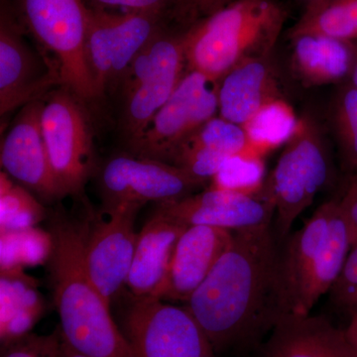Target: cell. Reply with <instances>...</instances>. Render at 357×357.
Segmentation results:
<instances>
[{
  "label": "cell",
  "mask_w": 357,
  "mask_h": 357,
  "mask_svg": "<svg viewBox=\"0 0 357 357\" xmlns=\"http://www.w3.org/2000/svg\"><path fill=\"white\" fill-rule=\"evenodd\" d=\"M280 246L273 225L234 232L229 248L184 305L217 354L253 347L280 319Z\"/></svg>",
  "instance_id": "6da1fadb"
},
{
  "label": "cell",
  "mask_w": 357,
  "mask_h": 357,
  "mask_svg": "<svg viewBox=\"0 0 357 357\" xmlns=\"http://www.w3.org/2000/svg\"><path fill=\"white\" fill-rule=\"evenodd\" d=\"M91 218L74 220L58 213L51 220L53 251L48 262L61 335L84 356L135 357L109 305L86 273L84 243Z\"/></svg>",
  "instance_id": "7a4b0ae2"
},
{
  "label": "cell",
  "mask_w": 357,
  "mask_h": 357,
  "mask_svg": "<svg viewBox=\"0 0 357 357\" xmlns=\"http://www.w3.org/2000/svg\"><path fill=\"white\" fill-rule=\"evenodd\" d=\"M354 245L351 227L338 201L321 204L284 241L277 270L280 319L307 316L330 292Z\"/></svg>",
  "instance_id": "3957f363"
},
{
  "label": "cell",
  "mask_w": 357,
  "mask_h": 357,
  "mask_svg": "<svg viewBox=\"0 0 357 357\" xmlns=\"http://www.w3.org/2000/svg\"><path fill=\"white\" fill-rule=\"evenodd\" d=\"M287 20L279 0H234L187 28V70L218 83L244 61L274 53Z\"/></svg>",
  "instance_id": "277c9868"
},
{
  "label": "cell",
  "mask_w": 357,
  "mask_h": 357,
  "mask_svg": "<svg viewBox=\"0 0 357 357\" xmlns=\"http://www.w3.org/2000/svg\"><path fill=\"white\" fill-rule=\"evenodd\" d=\"M332 175L321 129L311 115H305L263 185L274 204L273 229L279 243L290 236L294 222L323 192Z\"/></svg>",
  "instance_id": "5b68a950"
},
{
  "label": "cell",
  "mask_w": 357,
  "mask_h": 357,
  "mask_svg": "<svg viewBox=\"0 0 357 357\" xmlns=\"http://www.w3.org/2000/svg\"><path fill=\"white\" fill-rule=\"evenodd\" d=\"M185 30L167 28L160 32L136 56L119 81L121 129L129 145L144 132L187 73Z\"/></svg>",
  "instance_id": "8992f818"
},
{
  "label": "cell",
  "mask_w": 357,
  "mask_h": 357,
  "mask_svg": "<svg viewBox=\"0 0 357 357\" xmlns=\"http://www.w3.org/2000/svg\"><path fill=\"white\" fill-rule=\"evenodd\" d=\"M20 3L26 27L57 63L62 86L83 102L98 100L86 56V1L20 0Z\"/></svg>",
  "instance_id": "52a82bcc"
},
{
  "label": "cell",
  "mask_w": 357,
  "mask_h": 357,
  "mask_svg": "<svg viewBox=\"0 0 357 357\" xmlns=\"http://www.w3.org/2000/svg\"><path fill=\"white\" fill-rule=\"evenodd\" d=\"M83 102L60 86L43 100L41 128L54 175L65 197H83L95 167L93 131Z\"/></svg>",
  "instance_id": "ba28073f"
},
{
  "label": "cell",
  "mask_w": 357,
  "mask_h": 357,
  "mask_svg": "<svg viewBox=\"0 0 357 357\" xmlns=\"http://www.w3.org/2000/svg\"><path fill=\"white\" fill-rule=\"evenodd\" d=\"M119 328L135 357H217L210 338L185 306L131 298Z\"/></svg>",
  "instance_id": "9c48e42d"
},
{
  "label": "cell",
  "mask_w": 357,
  "mask_h": 357,
  "mask_svg": "<svg viewBox=\"0 0 357 357\" xmlns=\"http://www.w3.org/2000/svg\"><path fill=\"white\" fill-rule=\"evenodd\" d=\"M218 82L187 70L144 132L129 145L131 154L168 163L178 145L218 115Z\"/></svg>",
  "instance_id": "30bf717a"
},
{
  "label": "cell",
  "mask_w": 357,
  "mask_h": 357,
  "mask_svg": "<svg viewBox=\"0 0 357 357\" xmlns=\"http://www.w3.org/2000/svg\"><path fill=\"white\" fill-rule=\"evenodd\" d=\"M203 182L159 160L122 154L110 159L100 174L105 213L121 204L144 206L177 201L194 194Z\"/></svg>",
  "instance_id": "8fae6325"
},
{
  "label": "cell",
  "mask_w": 357,
  "mask_h": 357,
  "mask_svg": "<svg viewBox=\"0 0 357 357\" xmlns=\"http://www.w3.org/2000/svg\"><path fill=\"white\" fill-rule=\"evenodd\" d=\"M141 206L121 204L107 213V220L91 218L86 243L84 266L89 280L107 304L126 287L138 234L134 225Z\"/></svg>",
  "instance_id": "7c38bea8"
},
{
  "label": "cell",
  "mask_w": 357,
  "mask_h": 357,
  "mask_svg": "<svg viewBox=\"0 0 357 357\" xmlns=\"http://www.w3.org/2000/svg\"><path fill=\"white\" fill-rule=\"evenodd\" d=\"M42 107L43 100L21 107L1 141L0 162L9 177L50 203L65 198V195L47 153L41 128Z\"/></svg>",
  "instance_id": "4fadbf2b"
},
{
  "label": "cell",
  "mask_w": 357,
  "mask_h": 357,
  "mask_svg": "<svg viewBox=\"0 0 357 357\" xmlns=\"http://www.w3.org/2000/svg\"><path fill=\"white\" fill-rule=\"evenodd\" d=\"M157 210L187 227L208 225L244 231L273 225L275 206L263 192L245 194L210 189L177 201L159 204Z\"/></svg>",
  "instance_id": "5bb4252c"
},
{
  "label": "cell",
  "mask_w": 357,
  "mask_h": 357,
  "mask_svg": "<svg viewBox=\"0 0 357 357\" xmlns=\"http://www.w3.org/2000/svg\"><path fill=\"white\" fill-rule=\"evenodd\" d=\"M54 86H62L57 63L37 56L18 26L2 13L0 24V114L42 100Z\"/></svg>",
  "instance_id": "9a60e30c"
},
{
  "label": "cell",
  "mask_w": 357,
  "mask_h": 357,
  "mask_svg": "<svg viewBox=\"0 0 357 357\" xmlns=\"http://www.w3.org/2000/svg\"><path fill=\"white\" fill-rule=\"evenodd\" d=\"M234 236L220 227H188L174 251L161 300L185 304L225 255Z\"/></svg>",
  "instance_id": "2e32d148"
},
{
  "label": "cell",
  "mask_w": 357,
  "mask_h": 357,
  "mask_svg": "<svg viewBox=\"0 0 357 357\" xmlns=\"http://www.w3.org/2000/svg\"><path fill=\"white\" fill-rule=\"evenodd\" d=\"M187 227L158 210L145 223L126 282L131 298L161 300L174 251Z\"/></svg>",
  "instance_id": "e0dca14e"
},
{
  "label": "cell",
  "mask_w": 357,
  "mask_h": 357,
  "mask_svg": "<svg viewBox=\"0 0 357 357\" xmlns=\"http://www.w3.org/2000/svg\"><path fill=\"white\" fill-rule=\"evenodd\" d=\"M274 53L249 59L218 82V115L243 126L263 107L284 98Z\"/></svg>",
  "instance_id": "ac0fdd59"
},
{
  "label": "cell",
  "mask_w": 357,
  "mask_h": 357,
  "mask_svg": "<svg viewBox=\"0 0 357 357\" xmlns=\"http://www.w3.org/2000/svg\"><path fill=\"white\" fill-rule=\"evenodd\" d=\"M261 357H357L340 330L323 317L286 316L270 332Z\"/></svg>",
  "instance_id": "d6986e66"
},
{
  "label": "cell",
  "mask_w": 357,
  "mask_h": 357,
  "mask_svg": "<svg viewBox=\"0 0 357 357\" xmlns=\"http://www.w3.org/2000/svg\"><path fill=\"white\" fill-rule=\"evenodd\" d=\"M292 45L294 74L307 88L344 84L351 77L356 43L321 35H300Z\"/></svg>",
  "instance_id": "ffe728a7"
},
{
  "label": "cell",
  "mask_w": 357,
  "mask_h": 357,
  "mask_svg": "<svg viewBox=\"0 0 357 357\" xmlns=\"http://www.w3.org/2000/svg\"><path fill=\"white\" fill-rule=\"evenodd\" d=\"M0 335L2 345L24 337L44 312L37 282L23 269L1 271L0 279Z\"/></svg>",
  "instance_id": "44dd1931"
},
{
  "label": "cell",
  "mask_w": 357,
  "mask_h": 357,
  "mask_svg": "<svg viewBox=\"0 0 357 357\" xmlns=\"http://www.w3.org/2000/svg\"><path fill=\"white\" fill-rule=\"evenodd\" d=\"M306 34L357 43V0H317L305 7L288 38Z\"/></svg>",
  "instance_id": "7402d4cb"
},
{
  "label": "cell",
  "mask_w": 357,
  "mask_h": 357,
  "mask_svg": "<svg viewBox=\"0 0 357 357\" xmlns=\"http://www.w3.org/2000/svg\"><path fill=\"white\" fill-rule=\"evenodd\" d=\"M114 54L115 13L89 7L86 56L98 98L110 89Z\"/></svg>",
  "instance_id": "603a6c76"
},
{
  "label": "cell",
  "mask_w": 357,
  "mask_h": 357,
  "mask_svg": "<svg viewBox=\"0 0 357 357\" xmlns=\"http://www.w3.org/2000/svg\"><path fill=\"white\" fill-rule=\"evenodd\" d=\"M299 119L290 103L282 98L263 107L244 124L243 128L252 147L264 156L288 142L297 128Z\"/></svg>",
  "instance_id": "cb8c5ba5"
},
{
  "label": "cell",
  "mask_w": 357,
  "mask_h": 357,
  "mask_svg": "<svg viewBox=\"0 0 357 357\" xmlns=\"http://www.w3.org/2000/svg\"><path fill=\"white\" fill-rule=\"evenodd\" d=\"M0 234L1 271L38 266L50 259L53 251V237L50 231L34 227Z\"/></svg>",
  "instance_id": "d4e9b609"
},
{
  "label": "cell",
  "mask_w": 357,
  "mask_h": 357,
  "mask_svg": "<svg viewBox=\"0 0 357 357\" xmlns=\"http://www.w3.org/2000/svg\"><path fill=\"white\" fill-rule=\"evenodd\" d=\"M45 215L43 204L39 199L2 171L0 175V230L17 231L36 227Z\"/></svg>",
  "instance_id": "484cf974"
},
{
  "label": "cell",
  "mask_w": 357,
  "mask_h": 357,
  "mask_svg": "<svg viewBox=\"0 0 357 357\" xmlns=\"http://www.w3.org/2000/svg\"><path fill=\"white\" fill-rule=\"evenodd\" d=\"M331 121L344 168L357 174V89L349 81L333 98Z\"/></svg>",
  "instance_id": "4316f807"
},
{
  "label": "cell",
  "mask_w": 357,
  "mask_h": 357,
  "mask_svg": "<svg viewBox=\"0 0 357 357\" xmlns=\"http://www.w3.org/2000/svg\"><path fill=\"white\" fill-rule=\"evenodd\" d=\"M189 139L225 156L250 154L263 157L251 145L243 126L220 115L206 122Z\"/></svg>",
  "instance_id": "83f0119b"
},
{
  "label": "cell",
  "mask_w": 357,
  "mask_h": 357,
  "mask_svg": "<svg viewBox=\"0 0 357 357\" xmlns=\"http://www.w3.org/2000/svg\"><path fill=\"white\" fill-rule=\"evenodd\" d=\"M263 157L237 155L227 160L211 181L213 189L256 194L262 191Z\"/></svg>",
  "instance_id": "f1b7e54d"
},
{
  "label": "cell",
  "mask_w": 357,
  "mask_h": 357,
  "mask_svg": "<svg viewBox=\"0 0 357 357\" xmlns=\"http://www.w3.org/2000/svg\"><path fill=\"white\" fill-rule=\"evenodd\" d=\"M86 6L96 9H123L158 14L181 27H189L188 0H84Z\"/></svg>",
  "instance_id": "f546056e"
},
{
  "label": "cell",
  "mask_w": 357,
  "mask_h": 357,
  "mask_svg": "<svg viewBox=\"0 0 357 357\" xmlns=\"http://www.w3.org/2000/svg\"><path fill=\"white\" fill-rule=\"evenodd\" d=\"M60 330L48 335L28 333L24 337L3 345L1 357H60Z\"/></svg>",
  "instance_id": "4dcf8cb0"
},
{
  "label": "cell",
  "mask_w": 357,
  "mask_h": 357,
  "mask_svg": "<svg viewBox=\"0 0 357 357\" xmlns=\"http://www.w3.org/2000/svg\"><path fill=\"white\" fill-rule=\"evenodd\" d=\"M333 305L342 310L357 294V243L352 245L342 271L330 292Z\"/></svg>",
  "instance_id": "1f68e13d"
},
{
  "label": "cell",
  "mask_w": 357,
  "mask_h": 357,
  "mask_svg": "<svg viewBox=\"0 0 357 357\" xmlns=\"http://www.w3.org/2000/svg\"><path fill=\"white\" fill-rule=\"evenodd\" d=\"M351 227L354 244L357 243V174L352 177L344 197L338 201Z\"/></svg>",
  "instance_id": "d6a6232c"
},
{
  "label": "cell",
  "mask_w": 357,
  "mask_h": 357,
  "mask_svg": "<svg viewBox=\"0 0 357 357\" xmlns=\"http://www.w3.org/2000/svg\"><path fill=\"white\" fill-rule=\"evenodd\" d=\"M234 0H188V14L192 23L220 10Z\"/></svg>",
  "instance_id": "836d02e7"
},
{
  "label": "cell",
  "mask_w": 357,
  "mask_h": 357,
  "mask_svg": "<svg viewBox=\"0 0 357 357\" xmlns=\"http://www.w3.org/2000/svg\"><path fill=\"white\" fill-rule=\"evenodd\" d=\"M345 333L357 351V316L351 317V321L345 328Z\"/></svg>",
  "instance_id": "e575fe53"
},
{
  "label": "cell",
  "mask_w": 357,
  "mask_h": 357,
  "mask_svg": "<svg viewBox=\"0 0 357 357\" xmlns=\"http://www.w3.org/2000/svg\"><path fill=\"white\" fill-rule=\"evenodd\" d=\"M62 337V335H61ZM60 357H89L84 356V354H79V351H75L73 347H70L67 342H65L64 338L62 337V342H61V354Z\"/></svg>",
  "instance_id": "d590c367"
},
{
  "label": "cell",
  "mask_w": 357,
  "mask_h": 357,
  "mask_svg": "<svg viewBox=\"0 0 357 357\" xmlns=\"http://www.w3.org/2000/svg\"><path fill=\"white\" fill-rule=\"evenodd\" d=\"M344 310L349 314V317L357 316V294L349 301V304L344 307Z\"/></svg>",
  "instance_id": "8d00e7d4"
},
{
  "label": "cell",
  "mask_w": 357,
  "mask_h": 357,
  "mask_svg": "<svg viewBox=\"0 0 357 357\" xmlns=\"http://www.w3.org/2000/svg\"><path fill=\"white\" fill-rule=\"evenodd\" d=\"M349 82L354 86V88L357 89V43L356 59H354V66H352L351 77H349Z\"/></svg>",
  "instance_id": "74e56055"
},
{
  "label": "cell",
  "mask_w": 357,
  "mask_h": 357,
  "mask_svg": "<svg viewBox=\"0 0 357 357\" xmlns=\"http://www.w3.org/2000/svg\"><path fill=\"white\" fill-rule=\"evenodd\" d=\"M301 1H302L303 3L305 4V7H306L309 6V4L312 3V2L317 1V0H301Z\"/></svg>",
  "instance_id": "f35d334b"
}]
</instances>
